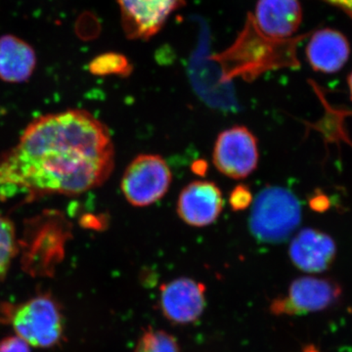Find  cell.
<instances>
[{
    "label": "cell",
    "instance_id": "1",
    "mask_svg": "<svg viewBox=\"0 0 352 352\" xmlns=\"http://www.w3.org/2000/svg\"><path fill=\"white\" fill-rule=\"evenodd\" d=\"M115 168L108 127L85 110L41 116L0 157V200L76 196L98 188Z\"/></svg>",
    "mask_w": 352,
    "mask_h": 352
},
{
    "label": "cell",
    "instance_id": "2",
    "mask_svg": "<svg viewBox=\"0 0 352 352\" xmlns=\"http://www.w3.org/2000/svg\"><path fill=\"white\" fill-rule=\"evenodd\" d=\"M305 34L289 39L270 38L263 34L248 15L242 31L226 50L214 55L212 60L221 69V82L234 78L254 82L266 72L284 68H296L298 43Z\"/></svg>",
    "mask_w": 352,
    "mask_h": 352
},
{
    "label": "cell",
    "instance_id": "3",
    "mask_svg": "<svg viewBox=\"0 0 352 352\" xmlns=\"http://www.w3.org/2000/svg\"><path fill=\"white\" fill-rule=\"evenodd\" d=\"M300 221L302 208L295 194L283 187H266L254 201L250 230L259 242L276 244L288 239Z\"/></svg>",
    "mask_w": 352,
    "mask_h": 352
},
{
    "label": "cell",
    "instance_id": "4",
    "mask_svg": "<svg viewBox=\"0 0 352 352\" xmlns=\"http://www.w3.org/2000/svg\"><path fill=\"white\" fill-rule=\"evenodd\" d=\"M173 175L159 155H139L122 175V193L134 207H148L161 200L170 189Z\"/></svg>",
    "mask_w": 352,
    "mask_h": 352
},
{
    "label": "cell",
    "instance_id": "5",
    "mask_svg": "<svg viewBox=\"0 0 352 352\" xmlns=\"http://www.w3.org/2000/svg\"><path fill=\"white\" fill-rule=\"evenodd\" d=\"M342 295V287L331 278L298 277L289 285L287 296L272 300L270 311L276 316L317 314L337 305Z\"/></svg>",
    "mask_w": 352,
    "mask_h": 352
},
{
    "label": "cell",
    "instance_id": "6",
    "mask_svg": "<svg viewBox=\"0 0 352 352\" xmlns=\"http://www.w3.org/2000/svg\"><path fill=\"white\" fill-rule=\"evenodd\" d=\"M13 327L18 337L36 347L55 346L63 336V316L52 298L39 296L16 308Z\"/></svg>",
    "mask_w": 352,
    "mask_h": 352
},
{
    "label": "cell",
    "instance_id": "7",
    "mask_svg": "<svg viewBox=\"0 0 352 352\" xmlns=\"http://www.w3.org/2000/svg\"><path fill=\"white\" fill-rule=\"evenodd\" d=\"M258 160V140L247 127L232 126L217 136L212 161L222 175L243 179L256 170Z\"/></svg>",
    "mask_w": 352,
    "mask_h": 352
},
{
    "label": "cell",
    "instance_id": "8",
    "mask_svg": "<svg viewBox=\"0 0 352 352\" xmlns=\"http://www.w3.org/2000/svg\"><path fill=\"white\" fill-rule=\"evenodd\" d=\"M124 34L131 41H148L163 29L185 0H117Z\"/></svg>",
    "mask_w": 352,
    "mask_h": 352
},
{
    "label": "cell",
    "instance_id": "9",
    "mask_svg": "<svg viewBox=\"0 0 352 352\" xmlns=\"http://www.w3.org/2000/svg\"><path fill=\"white\" fill-rule=\"evenodd\" d=\"M206 285L182 277L160 288V307L171 323L187 325L200 318L206 307Z\"/></svg>",
    "mask_w": 352,
    "mask_h": 352
},
{
    "label": "cell",
    "instance_id": "10",
    "mask_svg": "<svg viewBox=\"0 0 352 352\" xmlns=\"http://www.w3.org/2000/svg\"><path fill=\"white\" fill-rule=\"evenodd\" d=\"M223 208L221 190L214 182L199 180L187 185L177 201L180 219L193 227H206L219 219Z\"/></svg>",
    "mask_w": 352,
    "mask_h": 352
},
{
    "label": "cell",
    "instance_id": "11",
    "mask_svg": "<svg viewBox=\"0 0 352 352\" xmlns=\"http://www.w3.org/2000/svg\"><path fill=\"white\" fill-rule=\"evenodd\" d=\"M289 254L298 270L307 274H320L333 265L337 256V245L328 234L305 228L292 240Z\"/></svg>",
    "mask_w": 352,
    "mask_h": 352
},
{
    "label": "cell",
    "instance_id": "12",
    "mask_svg": "<svg viewBox=\"0 0 352 352\" xmlns=\"http://www.w3.org/2000/svg\"><path fill=\"white\" fill-rule=\"evenodd\" d=\"M249 15L259 31L276 39L295 38L302 20L298 0H258Z\"/></svg>",
    "mask_w": 352,
    "mask_h": 352
},
{
    "label": "cell",
    "instance_id": "13",
    "mask_svg": "<svg viewBox=\"0 0 352 352\" xmlns=\"http://www.w3.org/2000/svg\"><path fill=\"white\" fill-rule=\"evenodd\" d=\"M351 46L344 34L331 29L316 32L310 38L307 56L310 66L317 72L332 74L346 65Z\"/></svg>",
    "mask_w": 352,
    "mask_h": 352
},
{
    "label": "cell",
    "instance_id": "14",
    "mask_svg": "<svg viewBox=\"0 0 352 352\" xmlns=\"http://www.w3.org/2000/svg\"><path fill=\"white\" fill-rule=\"evenodd\" d=\"M36 63V53L31 44L13 34L0 36V80L9 83L28 82Z\"/></svg>",
    "mask_w": 352,
    "mask_h": 352
},
{
    "label": "cell",
    "instance_id": "15",
    "mask_svg": "<svg viewBox=\"0 0 352 352\" xmlns=\"http://www.w3.org/2000/svg\"><path fill=\"white\" fill-rule=\"evenodd\" d=\"M133 352H180L177 340L163 330L151 327L143 331Z\"/></svg>",
    "mask_w": 352,
    "mask_h": 352
},
{
    "label": "cell",
    "instance_id": "16",
    "mask_svg": "<svg viewBox=\"0 0 352 352\" xmlns=\"http://www.w3.org/2000/svg\"><path fill=\"white\" fill-rule=\"evenodd\" d=\"M89 72L95 76H129L132 67L126 56L118 53H105L90 62Z\"/></svg>",
    "mask_w": 352,
    "mask_h": 352
},
{
    "label": "cell",
    "instance_id": "17",
    "mask_svg": "<svg viewBox=\"0 0 352 352\" xmlns=\"http://www.w3.org/2000/svg\"><path fill=\"white\" fill-rule=\"evenodd\" d=\"M17 251L12 222L0 214V280L6 276Z\"/></svg>",
    "mask_w": 352,
    "mask_h": 352
},
{
    "label": "cell",
    "instance_id": "18",
    "mask_svg": "<svg viewBox=\"0 0 352 352\" xmlns=\"http://www.w3.org/2000/svg\"><path fill=\"white\" fill-rule=\"evenodd\" d=\"M252 203V194L249 186L239 184L231 191L229 196V205L234 212H242L250 207Z\"/></svg>",
    "mask_w": 352,
    "mask_h": 352
},
{
    "label": "cell",
    "instance_id": "19",
    "mask_svg": "<svg viewBox=\"0 0 352 352\" xmlns=\"http://www.w3.org/2000/svg\"><path fill=\"white\" fill-rule=\"evenodd\" d=\"M0 352H31L28 342L20 337H9L0 342Z\"/></svg>",
    "mask_w": 352,
    "mask_h": 352
},
{
    "label": "cell",
    "instance_id": "20",
    "mask_svg": "<svg viewBox=\"0 0 352 352\" xmlns=\"http://www.w3.org/2000/svg\"><path fill=\"white\" fill-rule=\"evenodd\" d=\"M194 166H195V173H200V175H204V173H206V170H207L208 164L206 163V162L204 161H199L194 164Z\"/></svg>",
    "mask_w": 352,
    "mask_h": 352
},
{
    "label": "cell",
    "instance_id": "21",
    "mask_svg": "<svg viewBox=\"0 0 352 352\" xmlns=\"http://www.w3.org/2000/svg\"><path fill=\"white\" fill-rule=\"evenodd\" d=\"M325 1H327L329 3L333 4V6L339 7V8L342 9L344 8V7L349 6L352 0H325Z\"/></svg>",
    "mask_w": 352,
    "mask_h": 352
},
{
    "label": "cell",
    "instance_id": "22",
    "mask_svg": "<svg viewBox=\"0 0 352 352\" xmlns=\"http://www.w3.org/2000/svg\"><path fill=\"white\" fill-rule=\"evenodd\" d=\"M300 352H320L314 344H308L303 347L302 351Z\"/></svg>",
    "mask_w": 352,
    "mask_h": 352
},
{
    "label": "cell",
    "instance_id": "23",
    "mask_svg": "<svg viewBox=\"0 0 352 352\" xmlns=\"http://www.w3.org/2000/svg\"><path fill=\"white\" fill-rule=\"evenodd\" d=\"M349 90H351V99H352V73L349 76Z\"/></svg>",
    "mask_w": 352,
    "mask_h": 352
}]
</instances>
